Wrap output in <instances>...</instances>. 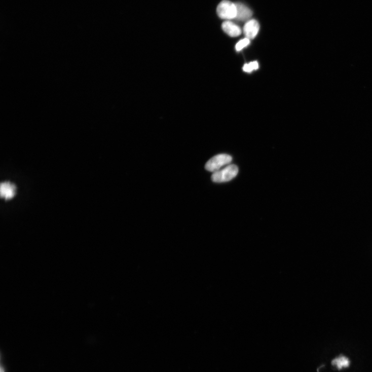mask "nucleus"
Listing matches in <instances>:
<instances>
[{"instance_id":"obj_9","label":"nucleus","mask_w":372,"mask_h":372,"mask_svg":"<svg viewBox=\"0 0 372 372\" xmlns=\"http://www.w3.org/2000/svg\"><path fill=\"white\" fill-rule=\"evenodd\" d=\"M258 68V64L256 61L250 62L249 64L244 65L243 67V70L244 71L247 72H251L254 70H256Z\"/></svg>"},{"instance_id":"obj_4","label":"nucleus","mask_w":372,"mask_h":372,"mask_svg":"<svg viewBox=\"0 0 372 372\" xmlns=\"http://www.w3.org/2000/svg\"><path fill=\"white\" fill-rule=\"evenodd\" d=\"M16 185L9 181L2 182L0 185V196L6 201L12 199L16 195Z\"/></svg>"},{"instance_id":"obj_6","label":"nucleus","mask_w":372,"mask_h":372,"mask_svg":"<svg viewBox=\"0 0 372 372\" xmlns=\"http://www.w3.org/2000/svg\"><path fill=\"white\" fill-rule=\"evenodd\" d=\"M237 9V15L236 18L238 20L244 21H249L252 15V12L245 5L238 3L236 4Z\"/></svg>"},{"instance_id":"obj_10","label":"nucleus","mask_w":372,"mask_h":372,"mask_svg":"<svg viewBox=\"0 0 372 372\" xmlns=\"http://www.w3.org/2000/svg\"><path fill=\"white\" fill-rule=\"evenodd\" d=\"M250 44V40L246 38L241 40L236 45L237 51H241Z\"/></svg>"},{"instance_id":"obj_7","label":"nucleus","mask_w":372,"mask_h":372,"mask_svg":"<svg viewBox=\"0 0 372 372\" xmlns=\"http://www.w3.org/2000/svg\"><path fill=\"white\" fill-rule=\"evenodd\" d=\"M222 28L223 30L231 37H237L242 33L241 28L230 21H225L222 23Z\"/></svg>"},{"instance_id":"obj_2","label":"nucleus","mask_w":372,"mask_h":372,"mask_svg":"<svg viewBox=\"0 0 372 372\" xmlns=\"http://www.w3.org/2000/svg\"><path fill=\"white\" fill-rule=\"evenodd\" d=\"M238 168L235 165H229L225 168L214 172L211 179L215 182H224L231 180L236 176Z\"/></svg>"},{"instance_id":"obj_8","label":"nucleus","mask_w":372,"mask_h":372,"mask_svg":"<svg viewBox=\"0 0 372 372\" xmlns=\"http://www.w3.org/2000/svg\"><path fill=\"white\" fill-rule=\"evenodd\" d=\"M350 361L349 359L345 356H340L332 361V364L336 366L339 369H341L344 367H347L350 365Z\"/></svg>"},{"instance_id":"obj_5","label":"nucleus","mask_w":372,"mask_h":372,"mask_svg":"<svg viewBox=\"0 0 372 372\" xmlns=\"http://www.w3.org/2000/svg\"><path fill=\"white\" fill-rule=\"evenodd\" d=\"M259 30V25L255 20H250L245 24L244 32L247 39H253L257 34Z\"/></svg>"},{"instance_id":"obj_11","label":"nucleus","mask_w":372,"mask_h":372,"mask_svg":"<svg viewBox=\"0 0 372 372\" xmlns=\"http://www.w3.org/2000/svg\"><path fill=\"white\" fill-rule=\"evenodd\" d=\"M0 372H5V369L3 366L1 367V370H0Z\"/></svg>"},{"instance_id":"obj_1","label":"nucleus","mask_w":372,"mask_h":372,"mask_svg":"<svg viewBox=\"0 0 372 372\" xmlns=\"http://www.w3.org/2000/svg\"><path fill=\"white\" fill-rule=\"evenodd\" d=\"M232 161V157L228 154H222L217 155L209 160L205 165L206 170L216 172L220 170V168L230 164Z\"/></svg>"},{"instance_id":"obj_3","label":"nucleus","mask_w":372,"mask_h":372,"mask_svg":"<svg viewBox=\"0 0 372 372\" xmlns=\"http://www.w3.org/2000/svg\"><path fill=\"white\" fill-rule=\"evenodd\" d=\"M217 13L218 16L223 19L230 20L236 18L237 15L236 5L228 0H224L218 5Z\"/></svg>"}]
</instances>
